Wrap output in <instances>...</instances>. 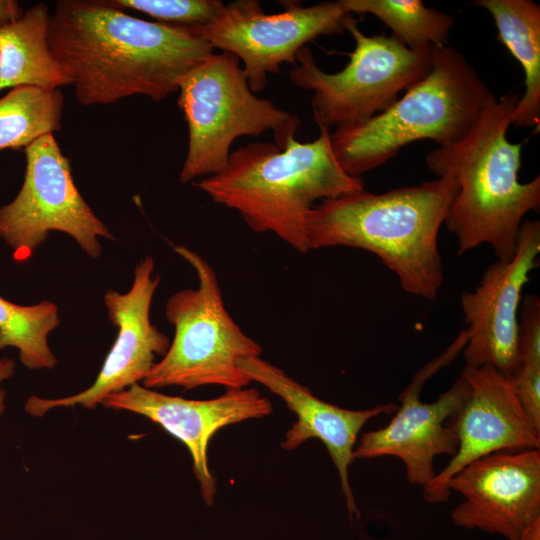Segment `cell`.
Returning <instances> with one entry per match:
<instances>
[{"mask_svg": "<svg viewBox=\"0 0 540 540\" xmlns=\"http://www.w3.org/2000/svg\"><path fill=\"white\" fill-rule=\"evenodd\" d=\"M48 41L85 106L134 95L161 101L214 52L194 27L146 21L94 0L58 1Z\"/></svg>", "mask_w": 540, "mask_h": 540, "instance_id": "obj_1", "label": "cell"}, {"mask_svg": "<svg viewBox=\"0 0 540 540\" xmlns=\"http://www.w3.org/2000/svg\"><path fill=\"white\" fill-rule=\"evenodd\" d=\"M457 183L437 177L384 193L365 189L316 204L307 218L309 251L352 247L380 258L413 295L434 300L443 284L438 234Z\"/></svg>", "mask_w": 540, "mask_h": 540, "instance_id": "obj_2", "label": "cell"}, {"mask_svg": "<svg viewBox=\"0 0 540 540\" xmlns=\"http://www.w3.org/2000/svg\"><path fill=\"white\" fill-rule=\"evenodd\" d=\"M519 98L517 92L495 97L464 137L425 156L437 177L457 183L444 225L456 237L458 255L488 244L498 260H510L523 218L539 210L540 176L520 182L523 143L507 137Z\"/></svg>", "mask_w": 540, "mask_h": 540, "instance_id": "obj_3", "label": "cell"}, {"mask_svg": "<svg viewBox=\"0 0 540 540\" xmlns=\"http://www.w3.org/2000/svg\"><path fill=\"white\" fill-rule=\"evenodd\" d=\"M309 142H254L231 152L216 175L194 185L217 204L237 211L257 233L272 232L299 253L309 251L307 218L317 201L364 189L348 175L332 150L330 132L319 127Z\"/></svg>", "mask_w": 540, "mask_h": 540, "instance_id": "obj_4", "label": "cell"}, {"mask_svg": "<svg viewBox=\"0 0 540 540\" xmlns=\"http://www.w3.org/2000/svg\"><path fill=\"white\" fill-rule=\"evenodd\" d=\"M496 96L464 55L450 45L433 47L431 70L386 110L330 133L334 155L350 176L361 178L394 158L407 144L457 142Z\"/></svg>", "mask_w": 540, "mask_h": 540, "instance_id": "obj_5", "label": "cell"}, {"mask_svg": "<svg viewBox=\"0 0 540 540\" xmlns=\"http://www.w3.org/2000/svg\"><path fill=\"white\" fill-rule=\"evenodd\" d=\"M177 92L188 128L182 183L221 172L238 137L272 131L275 144L283 149L301 123L298 116L258 97L240 60L228 52H213L195 65L181 78Z\"/></svg>", "mask_w": 540, "mask_h": 540, "instance_id": "obj_6", "label": "cell"}, {"mask_svg": "<svg viewBox=\"0 0 540 540\" xmlns=\"http://www.w3.org/2000/svg\"><path fill=\"white\" fill-rule=\"evenodd\" d=\"M174 250L193 268L198 286L177 291L168 299L165 316L175 329L174 338L143 386H179L185 390L205 385L247 387L251 381L238 362L260 357L262 347L228 313L211 265L183 245L174 246Z\"/></svg>", "mask_w": 540, "mask_h": 540, "instance_id": "obj_7", "label": "cell"}, {"mask_svg": "<svg viewBox=\"0 0 540 540\" xmlns=\"http://www.w3.org/2000/svg\"><path fill=\"white\" fill-rule=\"evenodd\" d=\"M355 48L340 71H323L308 46L296 56L289 77L313 91L311 106L318 127L328 130L364 121L386 110L399 94L432 68L433 47L411 49L393 35H366L354 19L347 27Z\"/></svg>", "mask_w": 540, "mask_h": 540, "instance_id": "obj_8", "label": "cell"}, {"mask_svg": "<svg viewBox=\"0 0 540 540\" xmlns=\"http://www.w3.org/2000/svg\"><path fill=\"white\" fill-rule=\"evenodd\" d=\"M25 154L23 185L0 208V237L13 249L16 262L28 260L50 231L70 235L89 257L98 258V238H116L80 194L53 134L34 141Z\"/></svg>", "mask_w": 540, "mask_h": 540, "instance_id": "obj_9", "label": "cell"}, {"mask_svg": "<svg viewBox=\"0 0 540 540\" xmlns=\"http://www.w3.org/2000/svg\"><path fill=\"white\" fill-rule=\"evenodd\" d=\"M282 12L267 14L257 0L224 3L205 25L194 27L213 49L235 55L256 94L269 73L283 63L296 64L297 53L320 36L341 35L355 19L339 1L311 6L285 2Z\"/></svg>", "mask_w": 540, "mask_h": 540, "instance_id": "obj_10", "label": "cell"}, {"mask_svg": "<svg viewBox=\"0 0 540 540\" xmlns=\"http://www.w3.org/2000/svg\"><path fill=\"white\" fill-rule=\"evenodd\" d=\"M464 345V339L458 336L442 356L415 375L400 394L401 405L391 421L383 428L362 434L354 448V460L394 456L404 463L410 483L423 489L430 484L437 474L435 458L443 454L453 456L457 451L458 439L449 420L461 407L468 393V383L460 375L432 403L421 402L419 394L425 381L449 363Z\"/></svg>", "mask_w": 540, "mask_h": 540, "instance_id": "obj_11", "label": "cell"}, {"mask_svg": "<svg viewBox=\"0 0 540 540\" xmlns=\"http://www.w3.org/2000/svg\"><path fill=\"white\" fill-rule=\"evenodd\" d=\"M153 257L142 258L134 269V280L126 293L108 290L104 302L108 318L118 333L94 383L84 391L58 399L31 396L25 410L35 417L57 407L81 405L95 408L110 394L138 384L146 378L170 346L169 338L150 320V309L160 276H153Z\"/></svg>", "mask_w": 540, "mask_h": 540, "instance_id": "obj_12", "label": "cell"}, {"mask_svg": "<svg viewBox=\"0 0 540 540\" xmlns=\"http://www.w3.org/2000/svg\"><path fill=\"white\" fill-rule=\"evenodd\" d=\"M540 222L523 221L513 257L485 270L473 291L460 303L467 328L466 367L489 365L509 378L518 366L517 330L522 291L539 266Z\"/></svg>", "mask_w": 540, "mask_h": 540, "instance_id": "obj_13", "label": "cell"}, {"mask_svg": "<svg viewBox=\"0 0 540 540\" xmlns=\"http://www.w3.org/2000/svg\"><path fill=\"white\" fill-rule=\"evenodd\" d=\"M468 393L449 424L458 448L447 466L423 489L429 503L448 500V480L467 464L497 452L540 449V431L526 416L507 377L495 368L464 367Z\"/></svg>", "mask_w": 540, "mask_h": 540, "instance_id": "obj_14", "label": "cell"}, {"mask_svg": "<svg viewBox=\"0 0 540 540\" xmlns=\"http://www.w3.org/2000/svg\"><path fill=\"white\" fill-rule=\"evenodd\" d=\"M445 488L464 497L451 512L457 526L515 540L540 518V449L489 454L461 468Z\"/></svg>", "mask_w": 540, "mask_h": 540, "instance_id": "obj_15", "label": "cell"}, {"mask_svg": "<svg viewBox=\"0 0 540 540\" xmlns=\"http://www.w3.org/2000/svg\"><path fill=\"white\" fill-rule=\"evenodd\" d=\"M102 405L142 415L180 440L190 452L204 502L212 505L216 479L208 467V445L221 428L272 412V404L256 388L226 389L217 398L192 400L169 396L140 384L108 395Z\"/></svg>", "mask_w": 540, "mask_h": 540, "instance_id": "obj_16", "label": "cell"}, {"mask_svg": "<svg viewBox=\"0 0 540 540\" xmlns=\"http://www.w3.org/2000/svg\"><path fill=\"white\" fill-rule=\"evenodd\" d=\"M238 365L251 382H258L279 396L297 415V421L281 443L284 449H295L311 438L324 443L338 471L349 515L359 517L348 479L357 436L367 421L381 414H393L398 405L387 403L364 410L345 409L316 397L310 389L261 357L241 359Z\"/></svg>", "mask_w": 540, "mask_h": 540, "instance_id": "obj_17", "label": "cell"}, {"mask_svg": "<svg viewBox=\"0 0 540 540\" xmlns=\"http://www.w3.org/2000/svg\"><path fill=\"white\" fill-rule=\"evenodd\" d=\"M51 15L44 3L0 28V92L20 86L56 90L72 86L48 41Z\"/></svg>", "mask_w": 540, "mask_h": 540, "instance_id": "obj_18", "label": "cell"}, {"mask_svg": "<svg viewBox=\"0 0 540 540\" xmlns=\"http://www.w3.org/2000/svg\"><path fill=\"white\" fill-rule=\"evenodd\" d=\"M487 10L498 40L519 62L525 91L514 108L512 125L539 128L540 124V6L531 0H477Z\"/></svg>", "mask_w": 540, "mask_h": 540, "instance_id": "obj_19", "label": "cell"}, {"mask_svg": "<svg viewBox=\"0 0 540 540\" xmlns=\"http://www.w3.org/2000/svg\"><path fill=\"white\" fill-rule=\"evenodd\" d=\"M64 96L60 89L20 86L0 98V151L27 147L61 129Z\"/></svg>", "mask_w": 540, "mask_h": 540, "instance_id": "obj_20", "label": "cell"}, {"mask_svg": "<svg viewBox=\"0 0 540 540\" xmlns=\"http://www.w3.org/2000/svg\"><path fill=\"white\" fill-rule=\"evenodd\" d=\"M351 14H371L411 49L447 45L452 16L426 7L420 0H339Z\"/></svg>", "mask_w": 540, "mask_h": 540, "instance_id": "obj_21", "label": "cell"}, {"mask_svg": "<svg viewBox=\"0 0 540 540\" xmlns=\"http://www.w3.org/2000/svg\"><path fill=\"white\" fill-rule=\"evenodd\" d=\"M59 324V308L52 301L23 306L0 296V349L16 348L28 369L56 366L57 358L48 345V335Z\"/></svg>", "mask_w": 540, "mask_h": 540, "instance_id": "obj_22", "label": "cell"}, {"mask_svg": "<svg viewBox=\"0 0 540 540\" xmlns=\"http://www.w3.org/2000/svg\"><path fill=\"white\" fill-rule=\"evenodd\" d=\"M111 5L121 10L145 13L159 23L177 26H203L223 7L219 0H112Z\"/></svg>", "mask_w": 540, "mask_h": 540, "instance_id": "obj_23", "label": "cell"}, {"mask_svg": "<svg viewBox=\"0 0 540 540\" xmlns=\"http://www.w3.org/2000/svg\"><path fill=\"white\" fill-rule=\"evenodd\" d=\"M518 314L517 362L540 364V300L527 294L521 300Z\"/></svg>", "mask_w": 540, "mask_h": 540, "instance_id": "obj_24", "label": "cell"}, {"mask_svg": "<svg viewBox=\"0 0 540 540\" xmlns=\"http://www.w3.org/2000/svg\"><path fill=\"white\" fill-rule=\"evenodd\" d=\"M508 379L526 416L540 431V364H519Z\"/></svg>", "mask_w": 540, "mask_h": 540, "instance_id": "obj_25", "label": "cell"}, {"mask_svg": "<svg viewBox=\"0 0 540 540\" xmlns=\"http://www.w3.org/2000/svg\"><path fill=\"white\" fill-rule=\"evenodd\" d=\"M23 14L17 1L0 0V28L17 21Z\"/></svg>", "mask_w": 540, "mask_h": 540, "instance_id": "obj_26", "label": "cell"}, {"mask_svg": "<svg viewBox=\"0 0 540 540\" xmlns=\"http://www.w3.org/2000/svg\"><path fill=\"white\" fill-rule=\"evenodd\" d=\"M15 361L14 359L3 357L0 359V416L5 409V391L1 387V383L14 374Z\"/></svg>", "mask_w": 540, "mask_h": 540, "instance_id": "obj_27", "label": "cell"}, {"mask_svg": "<svg viewBox=\"0 0 540 540\" xmlns=\"http://www.w3.org/2000/svg\"><path fill=\"white\" fill-rule=\"evenodd\" d=\"M515 540H540V518L530 524Z\"/></svg>", "mask_w": 540, "mask_h": 540, "instance_id": "obj_28", "label": "cell"}]
</instances>
